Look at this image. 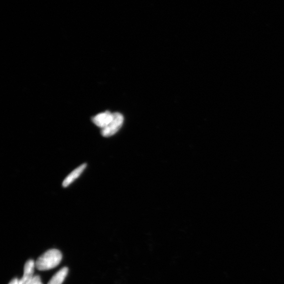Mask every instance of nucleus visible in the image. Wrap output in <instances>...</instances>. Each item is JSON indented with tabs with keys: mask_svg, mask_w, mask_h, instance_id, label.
Returning <instances> with one entry per match:
<instances>
[{
	"mask_svg": "<svg viewBox=\"0 0 284 284\" xmlns=\"http://www.w3.org/2000/svg\"><path fill=\"white\" fill-rule=\"evenodd\" d=\"M87 164H83L80 166L75 169L73 171L71 172L64 180L63 182V187L67 188L72 184L76 179L79 177L86 168Z\"/></svg>",
	"mask_w": 284,
	"mask_h": 284,
	"instance_id": "39448f33",
	"label": "nucleus"
},
{
	"mask_svg": "<svg viewBox=\"0 0 284 284\" xmlns=\"http://www.w3.org/2000/svg\"><path fill=\"white\" fill-rule=\"evenodd\" d=\"M20 280L17 278L13 279L9 284H20Z\"/></svg>",
	"mask_w": 284,
	"mask_h": 284,
	"instance_id": "6e6552de",
	"label": "nucleus"
},
{
	"mask_svg": "<svg viewBox=\"0 0 284 284\" xmlns=\"http://www.w3.org/2000/svg\"><path fill=\"white\" fill-rule=\"evenodd\" d=\"M113 114V118L111 123L101 130V134L104 137L113 136L119 131L123 125L124 118L121 114L118 112Z\"/></svg>",
	"mask_w": 284,
	"mask_h": 284,
	"instance_id": "f03ea898",
	"label": "nucleus"
},
{
	"mask_svg": "<svg viewBox=\"0 0 284 284\" xmlns=\"http://www.w3.org/2000/svg\"><path fill=\"white\" fill-rule=\"evenodd\" d=\"M26 284H43L40 277L39 275H35L33 278L28 281Z\"/></svg>",
	"mask_w": 284,
	"mask_h": 284,
	"instance_id": "0eeeda50",
	"label": "nucleus"
},
{
	"mask_svg": "<svg viewBox=\"0 0 284 284\" xmlns=\"http://www.w3.org/2000/svg\"><path fill=\"white\" fill-rule=\"evenodd\" d=\"M62 259V254L59 250H49L38 258L35 262V267L39 271H47L58 266Z\"/></svg>",
	"mask_w": 284,
	"mask_h": 284,
	"instance_id": "f257e3e1",
	"label": "nucleus"
},
{
	"mask_svg": "<svg viewBox=\"0 0 284 284\" xmlns=\"http://www.w3.org/2000/svg\"><path fill=\"white\" fill-rule=\"evenodd\" d=\"M35 267V262L32 260H28L25 262L24 274L23 278L19 281L20 284H26L33 278Z\"/></svg>",
	"mask_w": 284,
	"mask_h": 284,
	"instance_id": "20e7f679",
	"label": "nucleus"
},
{
	"mask_svg": "<svg viewBox=\"0 0 284 284\" xmlns=\"http://www.w3.org/2000/svg\"><path fill=\"white\" fill-rule=\"evenodd\" d=\"M113 118V114L111 113L109 111H106L99 113L92 118V121L97 126L101 128L102 129L111 123Z\"/></svg>",
	"mask_w": 284,
	"mask_h": 284,
	"instance_id": "7ed1b4c3",
	"label": "nucleus"
},
{
	"mask_svg": "<svg viewBox=\"0 0 284 284\" xmlns=\"http://www.w3.org/2000/svg\"><path fill=\"white\" fill-rule=\"evenodd\" d=\"M69 269L67 267L61 268L57 272L47 284H62L68 275Z\"/></svg>",
	"mask_w": 284,
	"mask_h": 284,
	"instance_id": "423d86ee",
	"label": "nucleus"
}]
</instances>
